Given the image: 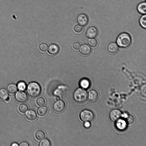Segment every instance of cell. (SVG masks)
Segmentation results:
<instances>
[{"label":"cell","mask_w":146,"mask_h":146,"mask_svg":"<svg viewBox=\"0 0 146 146\" xmlns=\"http://www.w3.org/2000/svg\"><path fill=\"white\" fill-rule=\"evenodd\" d=\"M66 108V104L62 100H57L54 104L53 108L56 112L60 113L62 112Z\"/></svg>","instance_id":"5"},{"label":"cell","mask_w":146,"mask_h":146,"mask_svg":"<svg viewBox=\"0 0 146 146\" xmlns=\"http://www.w3.org/2000/svg\"><path fill=\"white\" fill-rule=\"evenodd\" d=\"M139 22L141 26L144 28H146V15L144 14L140 18Z\"/></svg>","instance_id":"24"},{"label":"cell","mask_w":146,"mask_h":146,"mask_svg":"<svg viewBox=\"0 0 146 146\" xmlns=\"http://www.w3.org/2000/svg\"><path fill=\"white\" fill-rule=\"evenodd\" d=\"M39 48L41 51L45 52L48 50V46L46 43H42L39 45Z\"/></svg>","instance_id":"29"},{"label":"cell","mask_w":146,"mask_h":146,"mask_svg":"<svg viewBox=\"0 0 146 146\" xmlns=\"http://www.w3.org/2000/svg\"><path fill=\"white\" fill-rule=\"evenodd\" d=\"M79 49V51L80 53L84 55L89 54L91 51V48L87 44L82 45L80 46Z\"/></svg>","instance_id":"11"},{"label":"cell","mask_w":146,"mask_h":146,"mask_svg":"<svg viewBox=\"0 0 146 146\" xmlns=\"http://www.w3.org/2000/svg\"><path fill=\"white\" fill-rule=\"evenodd\" d=\"M8 94L7 90L4 88L0 90V98L3 101H7L9 100Z\"/></svg>","instance_id":"17"},{"label":"cell","mask_w":146,"mask_h":146,"mask_svg":"<svg viewBox=\"0 0 146 146\" xmlns=\"http://www.w3.org/2000/svg\"><path fill=\"white\" fill-rule=\"evenodd\" d=\"M26 116L28 119L30 121H34L37 118V115L36 112L34 110H30L27 112Z\"/></svg>","instance_id":"14"},{"label":"cell","mask_w":146,"mask_h":146,"mask_svg":"<svg viewBox=\"0 0 146 146\" xmlns=\"http://www.w3.org/2000/svg\"><path fill=\"white\" fill-rule=\"evenodd\" d=\"M18 145L16 143H13L12 145V146H18Z\"/></svg>","instance_id":"34"},{"label":"cell","mask_w":146,"mask_h":146,"mask_svg":"<svg viewBox=\"0 0 146 146\" xmlns=\"http://www.w3.org/2000/svg\"><path fill=\"white\" fill-rule=\"evenodd\" d=\"M116 122V127L118 129L123 130L126 128L127 124L125 120L120 119Z\"/></svg>","instance_id":"13"},{"label":"cell","mask_w":146,"mask_h":146,"mask_svg":"<svg viewBox=\"0 0 146 146\" xmlns=\"http://www.w3.org/2000/svg\"><path fill=\"white\" fill-rule=\"evenodd\" d=\"M80 85L82 88L87 89L90 87V82L88 79L86 78H83L80 81Z\"/></svg>","instance_id":"19"},{"label":"cell","mask_w":146,"mask_h":146,"mask_svg":"<svg viewBox=\"0 0 146 146\" xmlns=\"http://www.w3.org/2000/svg\"><path fill=\"white\" fill-rule=\"evenodd\" d=\"M80 117L83 122H91L94 119V113L91 111L85 110L82 111L80 113Z\"/></svg>","instance_id":"4"},{"label":"cell","mask_w":146,"mask_h":146,"mask_svg":"<svg viewBox=\"0 0 146 146\" xmlns=\"http://www.w3.org/2000/svg\"><path fill=\"white\" fill-rule=\"evenodd\" d=\"M88 97L87 91L82 88H78L74 92L73 97L76 101L79 103H82L86 101Z\"/></svg>","instance_id":"3"},{"label":"cell","mask_w":146,"mask_h":146,"mask_svg":"<svg viewBox=\"0 0 146 146\" xmlns=\"http://www.w3.org/2000/svg\"><path fill=\"white\" fill-rule=\"evenodd\" d=\"M131 38L129 35L123 32L120 34L117 37L116 42L120 47L124 48L129 47L131 43Z\"/></svg>","instance_id":"1"},{"label":"cell","mask_w":146,"mask_h":146,"mask_svg":"<svg viewBox=\"0 0 146 146\" xmlns=\"http://www.w3.org/2000/svg\"><path fill=\"white\" fill-rule=\"evenodd\" d=\"M26 84L24 82L20 81L17 84V88L20 91H24L26 89Z\"/></svg>","instance_id":"25"},{"label":"cell","mask_w":146,"mask_h":146,"mask_svg":"<svg viewBox=\"0 0 146 146\" xmlns=\"http://www.w3.org/2000/svg\"><path fill=\"white\" fill-rule=\"evenodd\" d=\"M48 52L49 53L52 55L57 54L59 51L58 46L55 44H52L48 47Z\"/></svg>","instance_id":"15"},{"label":"cell","mask_w":146,"mask_h":146,"mask_svg":"<svg viewBox=\"0 0 146 146\" xmlns=\"http://www.w3.org/2000/svg\"><path fill=\"white\" fill-rule=\"evenodd\" d=\"M73 46L75 49L78 50L80 48V44L79 42H75L73 44Z\"/></svg>","instance_id":"31"},{"label":"cell","mask_w":146,"mask_h":146,"mask_svg":"<svg viewBox=\"0 0 146 146\" xmlns=\"http://www.w3.org/2000/svg\"><path fill=\"white\" fill-rule=\"evenodd\" d=\"M88 43L89 45L93 48L96 47L98 44L97 40L94 38L89 39L88 40Z\"/></svg>","instance_id":"23"},{"label":"cell","mask_w":146,"mask_h":146,"mask_svg":"<svg viewBox=\"0 0 146 146\" xmlns=\"http://www.w3.org/2000/svg\"><path fill=\"white\" fill-rule=\"evenodd\" d=\"M36 102L38 106H43L45 104V101L44 98L40 97L37 100Z\"/></svg>","instance_id":"28"},{"label":"cell","mask_w":146,"mask_h":146,"mask_svg":"<svg viewBox=\"0 0 146 146\" xmlns=\"http://www.w3.org/2000/svg\"><path fill=\"white\" fill-rule=\"evenodd\" d=\"M48 108L45 106H41L38 108L37 110L38 115L40 116H44L46 115L47 113Z\"/></svg>","instance_id":"18"},{"label":"cell","mask_w":146,"mask_h":146,"mask_svg":"<svg viewBox=\"0 0 146 146\" xmlns=\"http://www.w3.org/2000/svg\"><path fill=\"white\" fill-rule=\"evenodd\" d=\"M98 31L97 29L94 26L89 27L86 32V36L90 38H94L98 35Z\"/></svg>","instance_id":"7"},{"label":"cell","mask_w":146,"mask_h":146,"mask_svg":"<svg viewBox=\"0 0 146 146\" xmlns=\"http://www.w3.org/2000/svg\"><path fill=\"white\" fill-rule=\"evenodd\" d=\"M20 146H29V145L28 143L26 142L22 143L20 145Z\"/></svg>","instance_id":"33"},{"label":"cell","mask_w":146,"mask_h":146,"mask_svg":"<svg viewBox=\"0 0 146 146\" xmlns=\"http://www.w3.org/2000/svg\"><path fill=\"white\" fill-rule=\"evenodd\" d=\"M83 29V26L80 25H75L74 28V31L77 33L81 32Z\"/></svg>","instance_id":"30"},{"label":"cell","mask_w":146,"mask_h":146,"mask_svg":"<svg viewBox=\"0 0 146 146\" xmlns=\"http://www.w3.org/2000/svg\"><path fill=\"white\" fill-rule=\"evenodd\" d=\"M27 92L30 96L36 98L40 94L41 92V88L40 85L37 83L31 82L27 86Z\"/></svg>","instance_id":"2"},{"label":"cell","mask_w":146,"mask_h":146,"mask_svg":"<svg viewBox=\"0 0 146 146\" xmlns=\"http://www.w3.org/2000/svg\"><path fill=\"white\" fill-rule=\"evenodd\" d=\"M99 94L95 90H90L88 93V98L89 100L92 102H96L98 99Z\"/></svg>","instance_id":"10"},{"label":"cell","mask_w":146,"mask_h":146,"mask_svg":"<svg viewBox=\"0 0 146 146\" xmlns=\"http://www.w3.org/2000/svg\"><path fill=\"white\" fill-rule=\"evenodd\" d=\"M77 20L79 25L82 26H85L87 25L89 21L88 16L84 13L79 15L77 17Z\"/></svg>","instance_id":"8"},{"label":"cell","mask_w":146,"mask_h":146,"mask_svg":"<svg viewBox=\"0 0 146 146\" xmlns=\"http://www.w3.org/2000/svg\"><path fill=\"white\" fill-rule=\"evenodd\" d=\"M84 127L86 128H89L91 126V124L90 122L86 121L84 124Z\"/></svg>","instance_id":"32"},{"label":"cell","mask_w":146,"mask_h":146,"mask_svg":"<svg viewBox=\"0 0 146 146\" xmlns=\"http://www.w3.org/2000/svg\"><path fill=\"white\" fill-rule=\"evenodd\" d=\"M40 142L39 146H50L51 144L50 141L47 139H44Z\"/></svg>","instance_id":"26"},{"label":"cell","mask_w":146,"mask_h":146,"mask_svg":"<svg viewBox=\"0 0 146 146\" xmlns=\"http://www.w3.org/2000/svg\"><path fill=\"white\" fill-rule=\"evenodd\" d=\"M119 47L117 44L115 42L110 43L108 47V49L109 52L111 54H115L119 51Z\"/></svg>","instance_id":"12"},{"label":"cell","mask_w":146,"mask_h":146,"mask_svg":"<svg viewBox=\"0 0 146 146\" xmlns=\"http://www.w3.org/2000/svg\"><path fill=\"white\" fill-rule=\"evenodd\" d=\"M122 115L121 111L118 109H114L111 111L110 117L111 121L116 122L120 119Z\"/></svg>","instance_id":"6"},{"label":"cell","mask_w":146,"mask_h":146,"mask_svg":"<svg viewBox=\"0 0 146 146\" xmlns=\"http://www.w3.org/2000/svg\"><path fill=\"white\" fill-rule=\"evenodd\" d=\"M19 110L21 113H24L28 110V108L27 105L25 104H22L19 107Z\"/></svg>","instance_id":"27"},{"label":"cell","mask_w":146,"mask_h":146,"mask_svg":"<svg viewBox=\"0 0 146 146\" xmlns=\"http://www.w3.org/2000/svg\"><path fill=\"white\" fill-rule=\"evenodd\" d=\"M137 9L138 12L142 14H145L146 13V3L142 2L140 3L137 5Z\"/></svg>","instance_id":"16"},{"label":"cell","mask_w":146,"mask_h":146,"mask_svg":"<svg viewBox=\"0 0 146 146\" xmlns=\"http://www.w3.org/2000/svg\"><path fill=\"white\" fill-rule=\"evenodd\" d=\"M15 98L16 100L18 102L22 103L27 101L28 99V96L25 92L19 91L17 92L16 94Z\"/></svg>","instance_id":"9"},{"label":"cell","mask_w":146,"mask_h":146,"mask_svg":"<svg viewBox=\"0 0 146 146\" xmlns=\"http://www.w3.org/2000/svg\"><path fill=\"white\" fill-rule=\"evenodd\" d=\"M7 90L9 93L14 94L17 91V88L16 85L12 84L8 85L7 87Z\"/></svg>","instance_id":"21"},{"label":"cell","mask_w":146,"mask_h":146,"mask_svg":"<svg viewBox=\"0 0 146 146\" xmlns=\"http://www.w3.org/2000/svg\"><path fill=\"white\" fill-rule=\"evenodd\" d=\"M56 100L57 101L60 100V98L59 97L57 96L56 98Z\"/></svg>","instance_id":"35"},{"label":"cell","mask_w":146,"mask_h":146,"mask_svg":"<svg viewBox=\"0 0 146 146\" xmlns=\"http://www.w3.org/2000/svg\"><path fill=\"white\" fill-rule=\"evenodd\" d=\"M125 120L127 125H133L135 122V119L134 117L131 115H127L125 117Z\"/></svg>","instance_id":"20"},{"label":"cell","mask_w":146,"mask_h":146,"mask_svg":"<svg viewBox=\"0 0 146 146\" xmlns=\"http://www.w3.org/2000/svg\"><path fill=\"white\" fill-rule=\"evenodd\" d=\"M35 136L37 140L39 141H41L45 138V135L43 131L39 130L36 133Z\"/></svg>","instance_id":"22"}]
</instances>
